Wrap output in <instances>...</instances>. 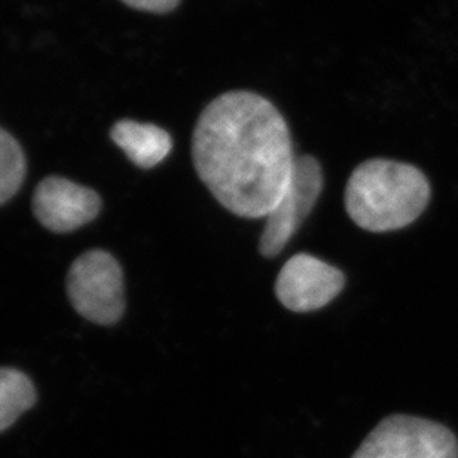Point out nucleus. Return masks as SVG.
<instances>
[{
    "label": "nucleus",
    "mask_w": 458,
    "mask_h": 458,
    "mask_svg": "<svg viewBox=\"0 0 458 458\" xmlns=\"http://www.w3.org/2000/svg\"><path fill=\"white\" fill-rule=\"evenodd\" d=\"M296 158L286 121L259 94H222L195 125L192 161L197 174L235 216H267L286 192Z\"/></svg>",
    "instance_id": "1"
},
{
    "label": "nucleus",
    "mask_w": 458,
    "mask_h": 458,
    "mask_svg": "<svg viewBox=\"0 0 458 458\" xmlns=\"http://www.w3.org/2000/svg\"><path fill=\"white\" fill-rule=\"evenodd\" d=\"M432 188L412 164L368 159L354 168L344 194L345 210L359 228L390 233L414 224L428 208Z\"/></svg>",
    "instance_id": "2"
},
{
    "label": "nucleus",
    "mask_w": 458,
    "mask_h": 458,
    "mask_svg": "<svg viewBox=\"0 0 458 458\" xmlns=\"http://www.w3.org/2000/svg\"><path fill=\"white\" fill-rule=\"evenodd\" d=\"M352 458H458V439L444 424L394 414L379 421Z\"/></svg>",
    "instance_id": "3"
},
{
    "label": "nucleus",
    "mask_w": 458,
    "mask_h": 458,
    "mask_svg": "<svg viewBox=\"0 0 458 458\" xmlns=\"http://www.w3.org/2000/svg\"><path fill=\"white\" fill-rule=\"evenodd\" d=\"M67 292L73 309L89 322L114 325L123 318V269L107 251L81 255L67 276Z\"/></svg>",
    "instance_id": "4"
},
{
    "label": "nucleus",
    "mask_w": 458,
    "mask_h": 458,
    "mask_svg": "<svg viewBox=\"0 0 458 458\" xmlns=\"http://www.w3.org/2000/svg\"><path fill=\"white\" fill-rule=\"evenodd\" d=\"M323 190V170L318 159L310 155L298 157L286 192L265 216L259 251L264 258H276L291 242L309 216Z\"/></svg>",
    "instance_id": "5"
},
{
    "label": "nucleus",
    "mask_w": 458,
    "mask_h": 458,
    "mask_svg": "<svg viewBox=\"0 0 458 458\" xmlns=\"http://www.w3.org/2000/svg\"><path fill=\"white\" fill-rule=\"evenodd\" d=\"M345 286L341 269L309 253L292 256L276 282V296L293 313H310L327 307Z\"/></svg>",
    "instance_id": "6"
},
{
    "label": "nucleus",
    "mask_w": 458,
    "mask_h": 458,
    "mask_svg": "<svg viewBox=\"0 0 458 458\" xmlns=\"http://www.w3.org/2000/svg\"><path fill=\"white\" fill-rule=\"evenodd\" d=\"M102 199L89 188L51 176L40 182L33 197L38 221L54 233H72L98 216Z\"/></svg>",
    "instance_id": "7"
},
{
    "label": "nucleus",
    "mask_w": 458,
    "mask_h": 458,
    "mask_svg": "<svg viewBox=\"0 0 458 458\" xmlns=\"http://www.w3.org/2000/svg\"><path fill=\"white\" fill-rule=\"evenodd\" d=\"M111 137L137 167H155L172 152V137L154 123L123 119L114 123Z\"/></svg>",
    "instance_id": "8"
},
{
    "label": "nucleus",
    "mask_w": 458,
    "mask_h": 458,
    "mask_svg": "<svg viewBox=\"0 0 458 458\" xmlns=\"http://www.w3.org/2000/svg\"><path fill=\"white\" fill-rule=\"evenodd\" d=\"M36 403V388L27 375L13 368H0V433L8 430Z\"/></svg>",
    "instance_id": "9"
},
{
    "label": "nucleus",
    "mask_w": 458,
    "mask_h": 458,
    "mask_svg": "<svg viewBox=\"0 0 458 458\" xmlns=\"http://www.w3.org/2000/svg\"><path fill=\"white\" fill-rule=\"evenodd\" d=\"M26 176V158L21 146L0 128V204L13 199Z\"/></svg>",
    "instance_id": "10"
},
{
    "label": "nucleus",
    "mask_w": 458,
    "mask_h": 458,
    "mask_svg": "<svg viewBox=\"0 0 458 458\" xmlns=\"http://www.w3.org/2000/svg\"><path fill=\"white\" fill-rule=\"evenodd\" d=\"M130 8L148 13H165L177 8L181 0H123Z\"/></svg>",
    "instance_id": "11"
}]
</instances>
